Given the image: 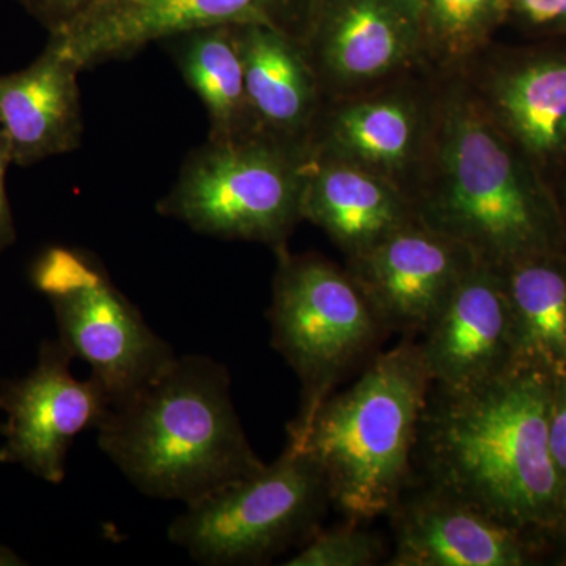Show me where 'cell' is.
Listing matches in <instances>:
<instances>
[{"instance_id":"7a4b0ae2","label":"cell","mask_w":566,"mask_h":566,"mask_svg":"<svg viewBox=\"0 0 566 566\" xmlns=\"http://www.w3.org/2000/svg\"><path fill=\"white\" fill-rule=\"evenodd\" d=\"M553 385L528 367L465 389L431 385L416 449L428 485L527 536L562 532L547 442Z\"/></svg>"},{"instance_id":"83f0119b","label":"cell","mask_w":566,"mask_h":566,"mask_svg":"<svg viewBox=\"0 0 566 566\" xmlns=\"http://www.w3.org/2000/svg\"><path fill=\"white\" fill-rule=\"evenodd\" d=\"M554 196H556V202L558 211H560L562 226H564V232L566 237V172L562 174L556 181L553 182Z\"/></svg>"},{"instance_id":"7402d4cb","label":"cell","mask_w":566,"mask_h":566,"mask_svg":"<svg viewBox=\"0 0 566 566\" xmlns=\"http://www.w3.org/2000/svg\"><path fill=\"white\" fill-rule=\"evenodd\" d=\"M423 55L444 66L463 65L506 21V0H419Z\"/></svg>"},{"instance_id":"44dd1931","label":"cell","mask_w":566,"mask_h":566,"mask_svg":"<svg viewBox=\"0 0 566 566\" xmlns=\"http://www.w3.org/2000/svg\"><path fill=\"white\" fill-rule=\"evenodd\" d=\"M515 333V367L566 376V253L501 271Z\"/></svg>"},{"instance_id":"ba28073f","label":"cell","mask_w":566,"mask_h":566,"mask_svg":"<svg viewBox=\"0 0 566 566\" xmlns=\"http://www.w3.org/2000/svg\"><path fill=\"white\" fill-rule=\"evenodd\" d=\"M32 282L54 308L59 340L91 367L111 408L125 403L175 359L170 345L91 253L50 248L33 264Z\"/></svg>"},{"instance_id":"9c48e42d","label":"cell","mask_w":566,"mask_h":566,"mask_svg":"<svg viewBox=\"0 0 566 566\" xmlns=\"http://www.w3.org/2000/svg\"><path fill=\"white\" fill-rule=\"evenodd\" d=\"M311 6L312 0H107L50 39L84 71L212 25L268 24L303 40Z\"/></svg>"},{"instance_id":"8fae6325","label":"cell","mask_w":566,"mask_h":566,"mask_svg":"<svg viewBox=\"0 0 566 566\" xmlns=\"http://www.w3.org/2000/svg\"><path fill=\"white\" fill-rule=\"evenodd\" d=\"M74 359L61 340L40 348L39 364L25 378L0 389V411L6 412L0 450L2 463L21 464L44 482L65 479V461L76 436L98 428L111 401L95 379L71 375Z\"/></svg>"},{"instance_id":"4dcf8cb0","label":"cell","mask_w":566,"mask_h":566,"mask_svg":"<svg viewBox=\"0 0 566 566\" xmlns=\"http://www.w3.org/2000/svg\"><path fill=\"white\" fill-rule=\"evenodd\" d=\"M3 431V423H0V434H2Z\"/></svg>"},{"instance_id":"3957f363","label":"cell","mask_w":566,"mask_h":566,"mask_svg":"<svg viewBox=\"0 0 566 566\" xmlns=\"http://www.w3.org/2000/svg\"><path fill=\"white\" fill-rule=\"evenodd\" d=\"M99 449L142 494L191 504L260 471L234 409L230 375L211 357H177L98 428Z\"/></svg>"},{"instance_id":"4316f807","label":"cell","mask_w":566,"mask_h":566,"mask_svg":"<svg viewBox=\"0 0 566 566\" xmlns=\"http://www.w3.org/2000/svg\"><path fill=\"white\" fill-rule=\"evenodd\" d=\"M11 164H13V155H11L10 142L0 128V253L17 241V230H14L13 214H11L6 188V175Z\"/></svg>"},{"instance_id":"4fadbf2b","label":"cell","mask_w":566,"mask_h":566,"mask_svg":"<svg viewBox=\"0 0 566 566\" xmlns=\"http://www.w3.org/2000/svg\"><path fill=\"white\" fill-rule=\"evenodd\" d=\"M505 52L474 88L490 117L547 185L566 172V40Z\"/></svg>"},{"instance_id":"6da1fadb","label":"cell","mask_w":566,"mask_h":566,"mask_svg":"<svg viewBox=\"0 0 566 566\" xmlns=\"http://www.w3.org/2000/svg\"><path fill=\"white\" fill-rule=\"evenodd\" d=\"M408 197L420 222L494 270L566 253L553 188L469 85H450L431 102L430 132Z\"/></svg>"},{"instance_id":"8992f818","label":"cell","mask_w":566,"mask_h":566,"mask_svg":"<svg viewBox=\"0 0 566 566\" xmlns=\"http://www.w3.org/2000/svg\"><path fill=\"white\" fill-rule=\"evenodd\" d=\"M277 256L271 337L300 379V411L289 424L294 436L387 329L348 271L314 253L282 249Z\"/></svg>"},{"instance_id":"277c9868","label":"cell","mask_w":566,"mask_h":566,"mask_svg":"<svg viewBox=\"0 0 566 566\" xmlns=\"http://www.w3.org/2000/svg\"><path fill=\"white\" fill-rule=\"evenodd\" d=\"M431 379L419 344L376 356L356 382L333 394L289 444L322 468L334 505L348 521L389 515L400 501L419 441Z\"/></svg>"},{"instance_id":"7c38bea8","label":"cell","mask_w":566,"mask_h":566,"mask_svg":"<svg viewBox=\"0 0 566 566\" xmlns=\"http://www.w3.org/2000/svg\"><path fill=\"white\" fill-rule=\"evenodd\" d=\"M479 263L474 253L419 219L348 259V271L387 333L420 335L441 312L464 275Z\"/></svg>"},{"instance_id":"2e32d148","label":"cell","mask_w":566,"mask_h":566,"mask_svg":"<svg viewBox=\"0 0 566 566\" xmlns=\"http://www.w3.org/2000/svg\"><path fill=\"white\" fill-rule=\"evenodd\" d=\"M431 104L405 93L352 96L324 106L311 148L381 175L406 193L415 181L430 132Z\"/></svg>"},{"instance_id":"484cf974","label":"cell","mask_w":566,"mask_h":566,"mask_svg":"<svg viewBox=\"0 0 566 566\" xmlns=\"http://www.w3.org/2000/svg\"><path fill=\"white\" fill-rule=\"evenodd\" d=\"M547 442L551 460L560 488L566 526V376L554 379L551 395L549 419H547ZM564 531V528H562Z\"/></svg>"},{"instance_id":"9a60e30c","label":"cell","mask_w":566,"mask_h":566,"mask_svg":"<svg viewBox=\"0 0 566 566\" xmlns=\"http://www.w3.org/2000/svg\"><path fill=\"white\" fill-rule=\"evenodd\" d=\"M389 515L395 534L390 566H523L531 562L526 534L428 483L417 493L405 491Z\"/></svg>"},{"instance_id":"30bf717a","label":"cell","mask_w":566,"mask_h":566,"mask_svg":"<svg viewBox=\"0 0 566 566\" xmlns=\"http://www.w3.org/2000/svg\"><path fill=\"white\" fill-rule=\"evenodd\" d=\"M303 41L326 99L349 98L422 57L419 0H312Z\"/></svg>"},{"instance_id":"ffe728a7","label":"cell","mask_w":566,"mask_h":566,"mask_svg":"<svg viewBox=\"0 0 566 566\" xmlns=\"http://www.w3.org/2000/svg\"><path fill=\"white\" fill-rule=\"evenodd\" d=\"M182 80L199 96L210 120V139L259 132L245 92L238 25H212L161 41Z\"/></svg>"},{"instance_id":"cb8c5ba5","label":"cell","mask_w":566,"mask_h":566,"mask_svg":"<svg viewBox=\"0 0 566 566\" xmlns=\"http://www.w3.org/2000/svg\"><path fill=\"white\" fill-rule=\"evenodd\" d=\"M505 24L535 40H566V0H506Z\"/></svg>"},{"instance_id":"5b68a950","label":"cell","mask_w":566,"mask_h":566,"mask_svg":"<svg viewBox=\"0 0 566 566\" xmlns=\"http://www.w3.org/2000/svg\"><path fill=\"white\" fill-rule=\"evenodd\" d=\"M311 145L255 132L210 139L186 156L170 191L156 203L163 218L196 233L286 249L304 221Z\"/></svg>"},{"instance_id":"d4e9b609","label":"cell","mask_w":566,"mask_h":566,"mask_svg":"<svg viewBox=\"0 0 566 566\" xmlns=\"http://www.w3.org/2000/svg\"><path fill=\"white\" fill-rule=\"evenodd\" d=\"M48 32L59 33L102 7L107 0H18Z\"/></svg>"},{"instance_id":"d6986e66","label":"cell","mask_w":566,"mask_h":566,"mask_svg":"<svg viewBox=\"0 0 566 566\" xmlns=\"http://www.w3.org/2000/svg\"><path fill=\"white\" fill-rule=\"evenodd\" d=\"M303 218L319 227L352 259L416 214L400 186L363 167L312 151Z\"/></svg>"},{"instance_id":"f546056e","label":"cell","mask_w":566,"mask_h":566,"mask_svg":"<svg viewBox=\"0 0 566 566\" xmlns=\"http://www.w3.org/2000/svg\"><path fill=\"white\" fill-rule=\"evenodd\" d=\"M562 532H564V534L566 536V526L564 527V531H562ZM562 560H564V562H562V564L566 565V546H565V556H564V558H562Z\"/></svg>"},{"instance_id":"ac0fdd59","label":"cell","mask_w":566,"mask_h":566,"mask_svg":"<svg viewBox=\"0 0 566 566\" xmlns=\"http://www.w3.org/2000/svg\"><path fill=\"white\" fill-rule=\"evenodd\" d=\"M238 39L259 132L311 145L327 99L304 41L268 24L238 25Z\"/></svg>"},{"instance_id":"e0dca14e","label":"cell","mask_w":566,"mask_h":566,"mask_svg":"<svg viewBox=\"0 0 566 566\" xmlns=\"http://www.w3.org/2000/svg\"><path fill=\"white\" fill-rule=\"evenodd\" d=\"M80 73L50 39L28 69L0 76V128L10 142L13 164L31 167L81 147Z\"/></svg>"},{"instance_id":"52a82bcc","label":"cell","mask_w":566,"mask_h":566,"mask_svg":"<svg viewBox=\"0 0 566 566\" xmlns=\"http://www.w3.org/2000/svg\"><path fill=\"white\" fill-rule=\"evenodd\" d=\"M327 505L322 468L289 444L274 463L186 504L169 539L202 565L264 564L307 542Z\"/></svg>"},{"instance_id":"5bb4252c","label":"cell","mask_w":566,"mask_h":566,"mask_svg":"<svg viewBox=\"0 0 566 566\" xmlns=\"http://www.w3.org/2000/svg\"><path fill=\"white\" fill-rule=\"evenodd\" d=\"M431 385L465 389L515 367L513 316L501 271L476 263L420 334Z\"/></svg>"},{"instance_id":"603a6c76","label":"cell","mask_w":566,"mask_h":566,"mask_svg":"<svg viewBox=\"0 0 566 566\" xmlns=\"http://www.w3.org/2000/svg\"><path fill=\"white\" fill-rule=\"evenodd\" d=\"M386 556L381 536L367 531L363 523L348 521L344 526L316 531L286 566H371Z\"/></svg>"},{"instance_id":"f1b7e54d","label":"cell","mask_w":566,"mask_h":566,"mask_svg":"<svg viewBox=\"0 0 566 566\" xmlns=\"http://www.w3.org/2000/svg\"><path fill=\"white\" fill-rule=\"evenodd\" d=\"M11 556L10 554H6V556H2V554H0V564H3V562H6V564H11Z\"/></svg>"}]
</instances>
